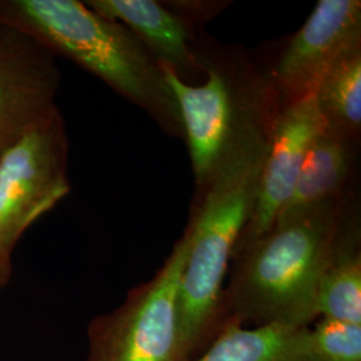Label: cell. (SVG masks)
I'll return each mask as SVG.
<instances>
[{"label": "cell", "instance_id": "cell-5", "mask_svg": "<svg viewBox=\"0 0 361 361\" xmlns=\"http://www.w3.org/2000/svg\"><path fill=\"white\" fill-rule=\"evenodd\" d=\"M190 245L186 228L161 269L125 302L91 320L87 361H188L178 324V289Z\"/></svg>", "mask_w": 361, "mask_h": 361}, {"label": "cell", "instance_id": "cell-16", "mask_svg": "<svg viewBox=\"0 0 361 361\" xmlns=\"http://www.w3.org/2000/svg\"><path fill=\"white\" fill-rule=\"evenodd\" d=\"M11 258H0V288L10 280Z\"/></svg>", "mask_w": 361, "mask_h": 361}, {"label": "cell", "instance_id": "cell-3", "mask_svg": "<svg viewBox=\"0 0 361 361\" xmlns=\"http://www.w3.org/2000/svg\"><path fill=\"white\" fill-rule=\"evenodd\" d=\"M205 80L188 85L161 66L180 106L197 193L233 164L269 142L281 110L269 73L238 51L202 49Z\"/></svg>", "mask_w": 361, "mask_h": 361}, {"label": "cell", "instance_id": "cell-13", "mask_svg": "<svg viewBox=\"0 0 361 361\" xmlns=\"http://www.w3.org/2000/svg\"><path fill=\"white\" fill-rule=\"evenodd\" d=\"M305 328H247L226 322L213 343L189 361H300Z\"/></svg>", "mask_w": 361, "mask_h": 361}, {"label": "cell", "instance_id": "cell-7", "mask_svg": "<svg viewBox=\"0 0 361 361\" xmlns=\"http://www.w3.org/2000/svg\"><path fill=\"white\" fill-rule=\"evenodd\" d=\"M361 44V1L320 0L269 73L281 107L316 94L328 71Z\"/></svg>", "mask_w": 361, "mask_h": 361}, {"label": "cell", "instance_id": "cell-9", "mask_svg": "<svg viewBox=\"0 0 361 361\" xmlns=\"http://www.w3.org/2000/svg\"><path fill=\"white\" fill-rule=\"evenodd\" d=\"M325 126L326 121L319 109L316 94L281 107L271 130L256 204L234 250L273 226L293 192L312 143Z\"/></svg>", "mask_w": 361, "mask_h": 361}, {"label": "cell", "instance_id": "cell-10", "mask_svg": "<svg viewBox=\"0 0 361 361\" xmlns=\"http://www.w3.org/2000/svg\"><path fill=\"white\" fill-rule=\"evenodd\" d=\"M95 13L128 27L153 55L182 82L205 77L202 49L197 46L193 23L155 0H90Z\"/></svg>", "mask_w": 361, "mask_h": 361}, {"label": "cell", "instance_id": "cell-8", "mask_svg": "<svg viewBox=\"0 0 361 361\" xmlns=\"http://www.w3.org/2000/svg\"><path fill=\"white\" fill-rule=\"evenodd\" d=\"M59 79L51 52L0 23V152L58 109Z\"/></svg>", "mask_w": 361, "mask_h": 361}, {"label": "cell", "instance_id": "cell-1", "mask_svg": "<svg viewBox=\"0 0 361 361\" xmlns=\"http://www.w3.org/2000/svg\"><path fill=\"white\" fill-rule=\"evenodd\" d=\"M349 217L347 200L277 221L233 252L224 289L225 323L288 329L317 320V290Z\"/></svg>", "mask_w": 361, "mask_h": 361}, {"label": "cell", "instance_id": "cell-15", "mask_svg": "<svg viewBox=\"0 0 361 361\" xmlns=\"http://www.w3.org/2000/svg\"><path fill=\"white\" fill-rule=\"evenodd\" d=\"M302 361H361V324L320 317L307 328Z\"/></svg>", "mask_w": 361, "mask_h": 361}, {"label": "cell", "instance_id": "cell-11", "mask_svg": "<svg viewBox=\"0 0 361 361\" xmlns=\"http://www.w3.org/2000/svg\"><path fill=\"white\" fill-rule=\"evenodd\" d=\"M357 143L345 131L326 123L312 143L293 192L274 222L344 201Z\"/></svg>", "mask_w": 361, "mask_h": 361}, {"label": "cell", "instance_id": "cell-12", "mask_svg": "<svg viewBox=\"0 0 361 361\" xmlns=\"http://www.w3.org/2000/svg\"><path fill=\"white\" fill-rule=\"evenodd\" d=\"M360 226L349 216L317 290L319 317L361 324Z\"/></svg>", "mask_w": 361, "mask_h": 361}, {"label": "cell", "instance_id": "cell-6", "mask_svg": "<svg viewBox=\"0 0 361 361\" xmlns=\"http://www.w3.org/2000/svg\"><path fill=\"white\" fill-rule=\"evenodd\" d=\"M67 152L58 109L0 152V258H11L22 234L68 193Z\"/></svg>", "mask_w": 361, "mask_h": 361}, {"label": "cell", "instance_id": "cell-4", "mask_svg": "<svg viewBox=\"0 0 361 361\" xmlns=\"http://www.w3.org/2000/svg\"><path fill=\"white\" fill-rule=\"evenodd\" d=\"M268 149L269 142L259 146L197 193L178 289V324L188 361L205 350L225 325V281L256 204Z\"/></svg>", "mask_w": 361, "mask_h": 361}, {"label": "cell", "instance_id": "cell-2", "mask_svg": "<svg viewBox=\"0 0 361 361\" xmlns=\"http://www.w3.org/2000/svg\"><path fill=\"white\" fill-rule=\"evenodd\" d=\"M0 23L101 78L168 134L183 138L180 106L164 70L128 27L78 0H0Z\"/></svg>", "mask_w": 361, "mask_h": 361}, {"label": "cell", "instance_id": "cell-14", "mask_svg": "<svg viewBox=\"0 0 361 361\" xmlns=\"http://www.w3.org/2000/svg\"><path fill=\"white\" fill-rule=\"evenodd\" d=\"M316 99L328 125L359 141L361 133V44L349 50L316 91Z\"/></svg>", "mask_w": 361, "mask_h": 361}]
</instances>
